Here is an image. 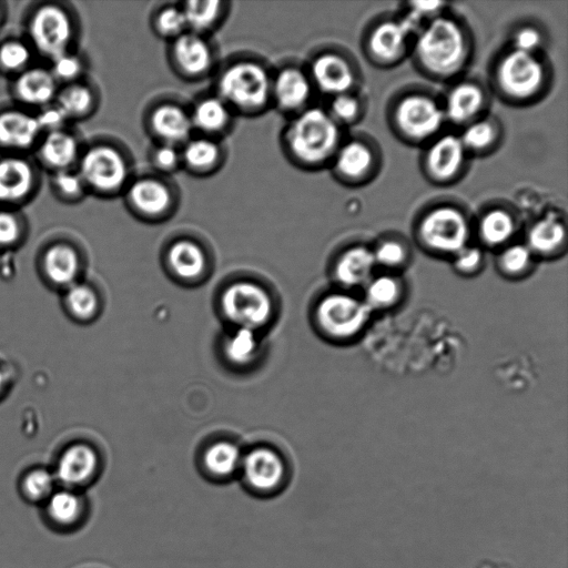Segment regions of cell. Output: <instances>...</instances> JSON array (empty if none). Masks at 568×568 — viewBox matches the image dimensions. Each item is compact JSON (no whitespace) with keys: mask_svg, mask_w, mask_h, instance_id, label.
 <instances>
[{"mask_svg":"<svg viewBox=\"0 0 568 568\" xmlns=\"http://www.w3.org/2000/svg\"><path fill=\"white\" fill-rule=\"evenodd\" d=\"M98 97L95 90L83 82L65 84L58 91L54 104L61 110L67 120L83 119L92 114L97 108Z\"/></svg>","mask_w":568,"mask_h":568,"instance_id":"e575fe53","label":"cell"},{"mask_svg":"<svg viewBox=\"0 0 568 568\" xmlns=\"http://www.w3.org/2000/svg\"><path fill=\"white\" fill-rule=\"evenodd\" d=\"M314 92L305 67L285 63L272 71L271 106L288 118L308 108Z\"/></svg>","mask_w":568,"mask_h":568,"instance_id":"e0dca14e","label":"cell"},{"mask_svg":"<svg viewBox=\"0 0 568 568\" xmlns=\"http://www.w3.org/2000/svg\"><path fill=\"white\" fill-rule=\"evenodd\" d=\"M42 271L48 281L60 287H69L77 282L80 272V257L77 250L67 243H54L42 256Z\"/></svg>","mask_w":568,"mask_h":568,"instance_id":"f546056e","label":"cell"},{"mask_svg":"<svg viewBox=\"0 0 568 568\" xmlns=\"http://www.w3.org/2000/svg\"><path fill=\"white\" fill-rule=\"evenodd\" d=\"M458 135L468 154L483 155L497 148L501 131L496 119L484 114L462 128Z\"/></svg>","mask_w":568,"mask_h":568,"instance_id":"836d02e7","label":"cell"},{"mask_svg":"<svg viewBox=\"0 0 568 568\" xmlns=\"http://www.w3.org/2000/svg\"><path fill=\"white\" fill-rule=\"evenodd\" d=\"M468 155L458 134L444 132L425 144L422 170L434 184H452L463 175Z\"/></svg>","mask_w":568,"mask_h":568,"instance_id":"7c38bea8","label":"cell"},{"mask_svg":"<svg viewBox=\"0 0 568 568\" xmlns=\"http://www.w3.org/2000/svg\"><path fill=\"white\" fill-rule=\"evenodd\" d=\"M566 239L564 221L558 215L548 213L530 224L525 244L534 255L552 256L564 248Z\"/></svg>","mask_w":568,"mask_h":568,"instance_id":"f1b7e54d","label":"cell"},{"mask_svg":"<svg viewBox=\"0 0 568 568\" xmlns=\"http://www.w3.org/2000/svg\"><path fill=\"white\" fill-rule=\"evenodd\" d=\"M36 115L23 110L9 109L0 112V146L9 150L31 148L41 134Z\"/></svg>","mask_w":568,"mask_h":568,"instance_id":"d4e9b609","label":"cell"},{"mask_svg":"<svg viewBox=\"0 0 568 568\" xmlns=\"http://www.w3.org/2000/svg\"><path fill=\"white\" fill-rule=\"evenodd\" d=\"M342 141V128L326 109L316 105L290 116L281 134L285 156L303 170L329 165Z\"/></svg>","mask_w":568,"mask_h":568,"instance_id":"7a4b0ae2","label":"cell"},{"mask_svg":"<svg viewBox=\"0 0 568 568\" xmlns=\"http://www.w3.org/2000/svg\"><path fill=\"white\" fill-rule=\"evenodd\" d=\"M32 47L50 60L70 51L74 24L69 12L61 6L44 3L36 8L28 22Z\"/></svg>","mask_w":568,"mask_h":568,"instance_id":"30bf717a","label":"cell"},{"mask_svg":"<svg viewBox=\"0 0 568 568\" xmlns=\"http://www.w3.org/2000/svg\"><path fill=\"white\" fill-rule=\"evenodd\" d=\"M31 48L21 40L10 39L0 43V70L19 74L31 61Z\"/></svg>","mask_w":568,"mask_h":568,"instance_id":"bcb514c9","label":"cell"},{"mask_svg":"<svg viewBox=\"0 0 568 568\" xmlns=\"http://www.w3.org/2000/svg\"><path fill=\"white\" fill-rule=\"evenodd\" d=\"M180 6L187 31L209 37L225 21L231 3L220 0H189Z\"/></svg>","mask_w":568,"mask_h":568,"instance_id":"1f68e13d","label":"cell"},{"mask_svg":"<svg viewBox=\"0 0 568 568\" xmlns=\"http://www.w3.org/2000/svg\"><path fill=\"white\" fill-rule=\"evenodd\" d=\"M42 132H50L63 129L67 118L61 110L53 103L41 109L36 115Z\"/></svg>","mask_w":568,"mask_h":568,"instance_id":"11a10c76","label":"cell"},{"mask_svg":"<svg viewBox=\"0 0 568 568\" xmlns=\"http://www.w3.org/2000/svg\"><path fill=\"white\" fill-rule=\"evenodd\" d=\"M194 134L222 140L234 126L236 114L216 94H204L189 106Z\"/></svg>","mask_w":568,"mask_h":568,"instance_id":"ffe728a7","label":"cell"},{"mask_svg":"<svg viewBox=\"0 0 568 568\" xmlns=\"http://www.w3.org/2000/svg\"><path fill=\"white\" fill-rule=\"evenodd\" d=\"M55 483L51 471L45 468H34L23 476L21 491L30 501H45L54 491Z\"/></svg>","mask_w":568,"mask_h":568,"instance_id":"ee69618b","label":"cell"},{"mask_svg":"<svg viewBox=\"0 0 568 568\" xmlns=\"http://www.w3.org/2000/svg\"><path fill=\"white\" fill-rule=\"evenodd\" d=\"M151 28L156 37L171 42L187 31L180 4H164L151 17Z\"/></svg>","mask_w":568,"mask_h":568,"instance_id":"74e56055","label":"cell"},{"mask_svg":"<svg viewBox=\"0 0 568 568\" xmlns=\"http://www.w3.org/2000/svg\"><path fill=\"white\" fill-rule=\"evenodd\" d=\"M455 270L463 275L479 271L484 263V252L479 246L468 244L453 256Z\"/></svg>","mask_w":568,"mask_h":568,"instance_id":"f5cc1de1","label":"cell"},{"mask_svg":"<svg viewBox=\"0 0 568 568\" xmlns=\"http://www.w3.org/2000/svg\"><path fill=\"white\" fill-rule=\"evenodd\" d=\"M168 264L182 278H194L201 275L206 265V256L202 246L191 239H178L168 248Z\"/></svg>","mask_w":568,"mask_h":568,"instance_id":"d6a6232c","label":"cell"},{"mask_svg":"<svg viewBox=\"0 0 568 568\" xmlns=\"http://www.w3.org/2000/svg\"><path fill=\"white\" fill-rule=\"evenodd\" d=\"M393 132L408 144H426L446 123L442 102L423 90H409L394 99L388 112Z\"/></svg>","mask_w":568,"mask_h":568,"instance_id":"5b68a950","label":"cell"},{"mask_svg":"<svg viewBox=\"0 0 568 568\" xmlns=\"http://www.w3.org/2000/svg\"><path fill=\"white\" fill-rule=\"evenodd\" d=\"M497 93L515 104L530 103L547 89L549 71L539 54L509 48L498 55L493 68Z\"/></svg>","mask_w":568,"mask_h":568,"instance_id":"277c9868","label":"cell"},{"mask_svg":"<svg viewBox=\"0 0 568 568\" xmlns=\"http://www.w3.org/2000/svg\"><path fill=\"white\" fill-rule=\"evenodd\" d=\"M221 306L224 315L239 327L263 326L272 315V301L266 291L250 282H239L222 294Z\"/></svg>","mask_w":568,"mask_h":568,"instance_id":"4fadbf2b","label":"cell"},{"mask_svg":"<svg viewBox=\"0 0 568 568\" xmlns=\"http://www.w3.org/2000/svg\"><path fill=\"white\" fill-rule=\"evenodd\" d=\"M1 18H2V10H1V8H0V20H1Z\"/></svg>","mask_w":568,"mask_h":568,"instance_id":"6f0895ef","label":"cell"},{"mask_svg":"<svg viewBox=\"0 0 568 568\" xmlns=\"http://www.w3.org/2000/svg\"><path fill=\"white\" fill-rule=\"evenodd\" d=\"M315 91L334 97L352 92L357 83L354 62L341 51L325 49L315 53L305 67Z\"/></svg>","mask_w":568,"mask_h":568,"instance_id":"9a60e30c","label":"cell"},{"mask_svg":"<svg viewBox=\"0 0 568 568\" xmlns=\"http://www.w3.org/2000/svg\"><path fill=\"white\" fill-rule=\"evenodd\" d=\"M52 185L58 195L70 201L81 199L87 192L80 174L72 169L54 172Z\"/></svg>","mask_w":568,"mask_h":568,"instance_id":"681fc988","label":"cell"},{"mask_svg":"<svg viewBox=\"0 0 568 568\" xmlns=\"http://www.w3.org/2000/svg\"><path fill=\"white\" fill-rule=\"evenodd\" d=\"M487 104L486 89L471 79L455 82L442 102L446 122L460 128L483 116Z\"/></svg>","mask_w":568,"mask_h":568,"instance_id":"d6986e66","label":"cell"},{"mask_svg":"<svg viewBox=\"0 0 568 568\" xmlns=\"http://www.w3.org/2000/svg\"><path fill=\"white\" fill-rule=\"evenodd\" d=\"M363 109L361 98L352 91L331 97L326 111L342 128L356 123L363 114Z\"/></svg>","mask_w":568,"mask_h":568,"instance_id":"7bdbcfd3","label":"cell"},{"mask_svg":"<svg viewBox=\"0 0 568 568\" xmlns=\"http://www.w3.org/2000/svg\"><path fill=\"white\" fill-rule=\"evenodd\" d=\"M51 61L52 65L49 70L57 82L62 81L67 84L77 82L84 69L81 58L70 51Z\"/></svg>","mask_w":568,"mask_h":568,"instance_id":"f907efd6","label":"cell"},{"mask_svg":"<svg viewBox=\"0 0 568 568\" xmlns=\"http://www.w3.org/2000/svg\"><path fill=\"white\" fill-rule=\"evenodd\" d=\"M78 173L87 190L103 196L124 192L134 176L130 154L112 142H98L81 152Z\"/></svg>","mask_w":568,"mask_h":568,"instance_id":"52a82bcc","label":"cell"},{"mask_svg":"<svg viewBox=\"0 0 568 568\" xmlns=\"http://www.w3.org/2000/svg\"><path fill=\"white\" fill-rule=\"evenodd\" d=\"M473 226L462 206L442 202L425 209L418 216L415 233L427 251L454 256L469 244Z\"/></svg>","mask_w":568,"mask_h":568,"instance_id":"8992f818","label":"cell"},{"mask_svg":"<svg viewBox=\"0 0 568 568\" xmlns=\"http://www.w3.org/2000/svg\"><path fill=\"white\" fill-rule=\"evenodd\" d=\"M258 342L255 331L239 327L224 343L226 357L235 364L248 363L257 352Z\"/></svg>","mask_w":568,"mask_h":568,"instance_id":"b9f144b4","label":"cell"},{"mask_svg":"<svg viewBox=\"0 0 568 568\" xmlns=\"http://www.w3.org/2000/svg\"><path fill=\"white\" fill-rule=\"evenodd\" d=\"M63 300L69 314L78 321H89L98 311V296L95 292L84 283L75 282L67 287Z\"/></svg>","mask_w":568,"mask_h":568,"instance_id":"f35d334b","label":"cell"},{"mask_svg":"<svg viewBox=\"0 0 568 568\" xmlns=\"http://www.w3.org/2000/svg\"><path fill=\"white\" fill-rule=\"evenodd\" d=\"M534 256L525 243H509L498 256V266L508 276H521L531 268Z\"/></svg>","mask_w":568,"mask_h":568,"instance_id":"60d3db41","label":"cell"},{"mask_svg":"<svg viewBox=\"0 0 568 568\" xmlns=\"http://www.w3.org/2000/svg\"><path fill=\"white\" fill-rule=\"evenodd\" d=\"M272 70L254 57H236L215 77L216 93L237 115L255 116L271 106Z\"/></svg>","mask_w":568,"mask_h":568,"instance_id":"3957f363","label":"cell"},{"mask_svg":"<svg viewBox=\"0 0 568 568\" xmlns=\"http://www.w3.org/2000/svg\"><path fill=\"white\" fill-rule=\"evenodd\" d=\"M476 231L479 240L486 246L504 247L516 234L517 220L506 206H489L480 214Z\"/></svg>","mask_w":568,"mask_h":568,"instance_id":"4dcf8cb0","label":"cell"},{"mask_svg":"<svg viewBox=\"0 0 568 568\" xmlns=\"http://www.w3.org/2000/svg\"><path fill=\"white\" fill-rule=\"evenodd\" d=\"M375 267L373 248L363 244H354L338 255L334 274L342 285L356 287L367 284Z\"/></svg>","mask_w":568,"mask_h":568,"instance_id":"4316f807","label":"cell"},{"mask_svg":"<svg viewBox=\"0 0 568 568\" xmlns=\"http://www.w3.org/2000/svg\"><path fill=\"white\" fill-rule=\"evenodd\" d=\"M418 28L405 16L383 18L376 21L364 37V52L369 61L378 67H393L399 63L412 48V37Z\"/></svg>","mask_w":568,"mask_h":568,"instance_id":"9c48e42d","label":"cell"},{"mask_svg":"<svg viewBox=\"0 0 568 568\" xmlns=\"http://www.w3.org/2000/svg\"><path fill=\"white\" fill-rule=\"evenodd\" d=\"M45 513L50 520L59 526L75 524L82 513V500L72 490H54L45 500Z\"/></svg>","mask_w":568,"mask_h":568,"instance_id":"d590c367","label":"cell"},{"mask_svg":"<svg viewBox=\"0 0 568 568\" xmlns=\"http://www.w3.org/2000/svg\"><path fill=\"white\" fill-rule=\"evenodd\" d=\"M122 195L128 210L149 222L170 217L176 212L180 200L176 186L155 173L133 176Z\"/></svg>","mask_w":568,"mask_h":568,"instance_id":"ba28073f","label":"cell"},{"mask_svg":"<svg viewBox=\"0 0 568 568\" xmlns=\"http://www.w3.org/2000/svg\"><path fill=\"white\" fill-rule=\"evenodd\" d=\"M410 51L422 73L436 81H446L459 75L467 67L471 38L457 18L443 12L423 24Z\"/></svg>","mask_w":568,"mask_h":568,"instance_id":"6da1fadb","label":"cell"},{"mask_svg":"<svg viewBox=\"0 0 568 568\" xmlns=\"http://www.w3.org/2000/svg\"><path fill=\"white\" fill-rule=\"evenodd\" d=\"M168 58L173 71L186 81L209 77L216 65V51L209 37L186 31L169 42Z\"/></svg>","mask_w":568,"mask_h":568,"instance_id":"5bb4252c","label":"cell"},{"mask_svg":"<svg viewBox=\"0 0 568 568\" xmlns=\"http://www.w3.org/2000/svg\"><path fill=\"white\" fill-rule=\"evenodd\" d=\"M342 183L359 185L369 181L379 166V153L373 142L362 136L343 140L331 164Z\"/></svg>","mask_w":568,"mask_h":568,"instance_id":"ac0fdd59","label":"cell"},{"mask_svg":"<svg viewBox=\"0 0 568 568\" xmlns=\"http://www.w3.org/2000/svg\"><path fill=\"white\" fill-rule=\"evenodd\" d=\"M241 464L246 481L260 490L276 487L284 474L281 457L267 448L253 449L242 459Z\"/></svg>","mask_w":568,"mask_h":568,"instance_id":"83f0119b","label":"cell"},{"mask_svg":"<svg viewBox=\"0 0 568 568\" xmlns=\"http://www.w3.org/2000/svg\"><path fill=\"white\" fill-rule=\"evenodd\" d=\"M22 226L18 216L7 210H0V248L13 246L21 237Z\"/></svg>","mask_w":568,"mask_h":568,"instance_id":"db71d44e","label":"cell"},{"mask_svg":"<svg viewBox=\"0 0 568 568\" xmlns=\"http://www.w3.org/2000/svg\"><path fill=\"white\" fill-rule=\"evenodd\" d=\"M144 126L154 143L182 146L194 134L189 106L174 99L153 102L145 112Z\"/></svg>","mask_w":568,"mask_h":568,"instance_id":"2e32d148","label":"cell"},{"mask_svg":"<svg viewBox=\"0 0 568 568\" xmlns=\"http://www.w3.org/2000/svg\"><path fill=\"white\" fill-rule=\"evenodd\" d=\"M148 160L153 173L169 178L182 169L181 146L153 143Z\"/></svg>","mask_w":568,"mask_h":568,"instance_id":"f6af8a7d","label":"cell"},{"mask_svg":"<svg viewBox=\"0 0 568 568\" xmlns=\"http://www.w3.org/2000/svg\"><path fill=\"white\" fill-rule=\"evenodd\" d=\"M182 169L195 176H209L224 164L226 150L222 140L193 134L181 146Z\"/></svg>","mask_w":568,"mask_h":568,"instance_id":"44dd1931","label":"cell"},{"mask_svg":"<svg viewBox=\"0 0 568 568\" xmlns=\"http://www.w3.org/2000/svg\"><path fill=\"white\" fill-rule=\"evenodd\" d=\"M373 253L376 265L388 268L403 266L409 256L406 243L396 237L384 239L373 248Z\"/></svg>","mask_w":568,"mask_h":568,"instance_id":"7dc6e473","label":"cell"},{"mask_svg":"<svg viewBox=\"0 0 568 568\" xmlns=\"http://www.w3.org/2000/svg\"><path fill=\"white\" fill-rule=\"evenodd\" d=\"M36 173L29 161L9 155L0 159V203L16 204L31 194Z\"/></svg>","mask_w":568,"mask_h":568,"instance_id":"603a6c76","label":"cell"},{"mask_svg":"<svg viewBox=\"0 0 568 568\" xmlns=\"http://www.w3.org/2000/svg\"><path fill=\"white\" fill-rule=\"evenodd\" d=\"M403 286L392 275L372 277L365 285L364 301L371 310H384L394 306L400 298Z\"/></svg>","mask_w":568,"mask_h":568,"instance_id":"8d00e7d4","label":"cell"},{"mask_svg":"<svg viewBox=\"0 0 568 568\" xmlns=\"http://www.w3.org/2000/svg\"><path fill=\"white\" fill-rule=\"evenodd\" d=\"M98 456L92 447L79 443L68 446L59 456L54 477L68 489L87 484L95 474Z\"/></svg>","mask_w":568,"mask_h":568,"instance_id":"7402d4cb","label":"cell"},{"mask_svg":"<svg viewBox=\"0 0 568 568\" xmlns=\"http://www.w3.org/2000/svg\"><path fill=\"white\" fill-rule=\"evenodd\" d=\"M242 462L240 449L232 443L220 442L210 446L204 454V465L214 475L232 474Z\"/></svg>","mask_w":568,"mask_h":568,"instance_id":"ab89813d","label":"cell"},{"mask_svg":"<svg viewBox=\"0 0 568 568\" xmlns=\"http://www.w3.org/2000/svg\"><path fill=\"white\" fill-rule=\"evenodd\" d=\"M545 44V37L541 29L532 23H525L517 27L511 33L510 47L511 49L539 54Z\"/></svg>","mask_w":568,"mask_h":568,"instance_id":"c3c4849f","label":"cell"},{"mask_svg":"<svg viewBox=\"0 0 568 568\" xmlns=\"http://www.w3.org/2000/svg\"><path fill=\"white\" fill-rule=\"evenodd\" d=\"M81 152L75 135L64 129L45 132L38 146L40 161L54 172L72 169Z\"/></svg>","mask_w":568,"mask_h":568,"instance_id":"484cf974","label":"cell"},{"mask_svg":"<svg viewBox=\"0 0 568 568\" xmlns=\"http://www.w3.org/2000/svg\"><path fill=\"white\" fill-rule=\"evenodd\" d=\"M12 91L21 103L42 109L55 99L58 82L49 69L29 67L17 74Z\"/></svg>","mask_w":568,"mask_h":568,"instance_id":"cb8c5ba5","label":"cell"},{"mask_svg":"<svg viewBox=\"0 0 568 568\" xmlns=\"http://www.w3.org/2000/svg\"><path fill=\"white\" fill-rule=\"evenodd\" d=\"M445 6L442 1H413L407 3L408 9L404 16L419 30L423 24L442 14Z\"/></svg>","mask_w":568,"mask_h":568,"instance_id":"816d5d0a","label":"cell"},{"mask_svg":"<svg viewBox=\"0 0 568 568\" xmlns=\"http://www.w3.org/2000/svg\"><path fill=\"white\" fill-rule=\"evenodd\" d=\"M6 387V376L2 371H0V395L3 393Z\"/></svg>","mask_w":568,"mask_h":568,"instance_id":"9f6ffc18","label":"cell"},{"mask_svg":"<svg viewBox=\"0 0 568 568\" xmlns=\"http://www.w3.org/2000/svg\"><path fill=\"white\" fill-rule=\"evenodd\" d=\"M372 312L367 303L355 295L332 293L318 303L316 320L329 337L349 339L362 333Z\"/></svg>","mask_w":568,"mask_h":568,"instance_id":"8fae6325","label":"cell"}]
</instances>
